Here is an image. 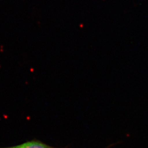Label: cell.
Instances as JSON below:
<instances>
[{"label": "cell", "mask_w": 148, "mask_h": 148, "mask_svg": "<svg viewBox=\"0 0 148 148\" xmlns=\"http://www.w3.org/2000/svg\"><path fill=\"white\" fill-rule=\"evenodd\" d=\"M21 148H51L47 145L43 143L37 142V141H32L24 143L21 145Z\"/></svg>", "instance_id": "6da1fadb"}, {"label": "cell", "mask_w": 148, "mask_h": 148, "mask_svg": "<svg viewBox=\"0 0 148 148\" xmlns=\"http://www.w3.org/2000/svg\"><path fill=\"white\" fill-rule=\"evenodd\" d=\"M21 148V145H19V146H16V147H10V148Z\"/></svg>", "instance_id": "7a4b0ae2"}]
</instances>
